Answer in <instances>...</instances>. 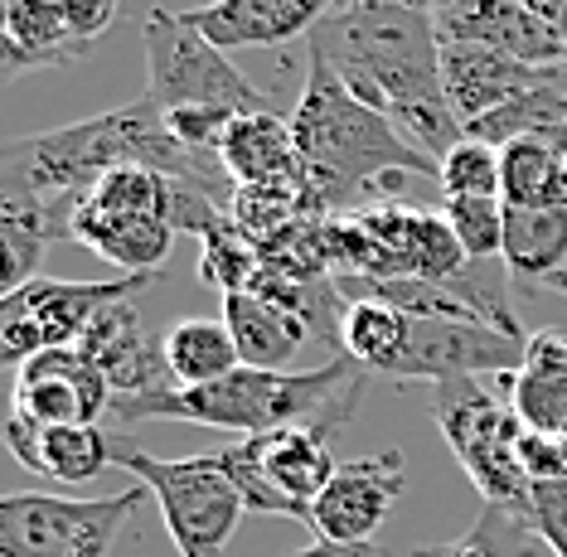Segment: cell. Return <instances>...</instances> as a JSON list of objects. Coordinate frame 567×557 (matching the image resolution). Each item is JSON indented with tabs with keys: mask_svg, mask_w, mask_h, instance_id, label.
I'll list each match as a JSON object with an SVG mask.
<instances>
[{
	"mask_svg": "<svg viewBox=\"0 0 567 557\" xmlns=\"http://www.w3.org/2000/svg\"><path fill=\"white\" fill-rule=\"evenodd\" d=\"M505 267L509 277L553 281L567 271V209H509L505 204Z\"/></svg>",
	"mask_w": 567,
	"mask_h": 557,
	"instance_id": "cell-28",
	"label": "cell"
},
{
	"mask_svg": "<svg viewBox=\"0 0 567 557\" xmlns=\"http://www.w3.org/2000/svg\"><path fill=\"white\" fill-rule=\"evenodd\" d=\"M54 238H69V228L59 224V214L49 209L34 189L10 185L0 189V291H20L24 281L40 277L44 248Z\"/></svg>",
	"mask_w": 567,
	"mask_h": 557,
	"instance_id": "cell-23",
	"label": "cell"
},
{
	"mask_svg": "<svg viewBox=\"0 0 567 557\" xmlns=\"http://www.w3.org/2000/svg\"><path fill=\"white\" fill-rule=\"evenodd\" d=\"M79 354L112 383L117 398H151L175 388L171 364H165V344L146 334V320H141V310L132 301L102 310L79 340Z\"/></svg>",
	"mask_w": 567,
	"mask_h": 557,
	"instance_id": "cell-16",
	"label": "cell"
},
{
	"mask_svg": "<svg viewBox=\"0 0 567 557\" xmlns=\"http://www.w3.org/2000/svg\"><path fill=\"white\" fill-rule=\"evenodd\" d=\"M112 465L132 471V481L156 495L179 557H224L243 514H248V504H243L238 485L228 481V471L218 465L214 451L161 461L132 442H117L112 446Z\"/></svg>",
	"mask_w": 567,
	"mask_h": 557,
	"instance_id": "cell-6",
	"label": "cell"
},
{
	"mask_svg": "<svg viewBox=\"0 0 567 557\" xmlns=\"http://www.w3.org/2000/svg\"><path fill=\"white\" fill-rule=\"evenodd\" d=\"M436 426H442L451 456L471 475L489 509H505L528 524L534 509V481L519 465V436L524 422L519 412L505 408L495 393H485L475 379H451L436 383Z\"/></svg>",
	"mask_w": 567,
	"mask_h": 557,
	"instance_id": "cell-8",
	"label": "cell"
},
{
	"mask_svg": "<svg viewBox=\"0 0 567 557\" xmlns=\"http://www.w3.org/2000/svg\"><path fill=\"white\" fill-rule=\"evenodd\" d=\"M528 334L485 326V320H436V316H408V344L398 354L389 379L398 383H451L475 379V373H509L524 369Z\"/></svg>",
	"mask_w": 567,
	"mask_h": 557,
	"instance_id": "cell-12",
	"label": "cell"
},
{
	"mask_svg": "<svg viewBox=\"0 0 567 557\" xmlns=\"http://www.w3.org/2000/svg\"><path fill=\"white\" fill-rule=\"evenodd\" d=\"M538 69L544 63H519L509 54H495V49L442 44V87L461 126H475L485 116L505 112L514 97H524L534 87Z\"/></svg>",
	"mask_w": 567,
	"mask_h": 557,
	"instance_id": "cell-18",
	"label": "cell"
},
{
	"mask_svg": "<svg viewBox=\"0 0 567 557\" xmlns=\"http://www.w3.org/2000/svg\"><path fill=\"white\" fill-rule=\"evenodd\" d=\"M87 44L69 34L54 0H6V73L20 69H63L83 59Z\"/></svg>",
	"mask_w": 567,
	"mask_h": 557,
	"instance_id": "cell-25",
	"label": "cell"
},
{
	"mask_svg": "<svg viewBox=\"0 0 567 557\" xmlns=\"http://www.w3.org/2000/svg\"><path fill=\"white\" fill-rule=\"evenodd\" d=\"M499 199L509 209H567V151L528 136L499 146Z\"/></svg>",
	"mask_w": 567,
	"mask_h": 557,
	"instance_id": "cell-27",
	"label": "cell"
},
{
	"mask_svg": "<svg viewBox=\"0 0 567 557\" xmlns=\"http://www.w3.org/2000/svg\"><path fill=\"white\" fill-rule=\"evenodd\" d=\"M466 257H505V199H442Z\"/></svg>",
	"mask_w": 567,
	"mask_h": 557,
	"instance_id": "cell-32",
	"label": "cell"
},
{
	"mask_svg": "<svg viewBox=\"0 0 567 557\" xmlns=\"http://www.w3.org/2000/svg\"><path fill=\"white\" fill-rule=\"evenodd\" d=\"M224 320L234 330V344L248 369H287L301 354V344L311 340V320L257 291H228Z\"/></svg>",
	"mask_w": 567,
	"mask_h": 557,
	"instance_id": "cell-22",
	"label": "cell"
},
{
	"mask_svg": "<svg viewBox=\"0 0 567 557\" xmlns=\"http://www.w3.org/2000/svg\"><path fill=\"white\" fill-rule=\"evenodd\" d=\"M509 408L528 432H567V330H534L524 344V369L505 379Z\"/></svg>",
	"mask_w": 567,
	"mask_h": 557,
	"instance_id": "cell-21",
	"label": "cell"
},
{
	"mask_svg": "<svg viewBox=\"0 0 567 557\" xmlns=\"http://www.w3.org/2000/svg\"><path fill=\"white\" fill-rule=\"evenodd\" d=\"M291 136L311 175L316 204L398 185L403 175H442L436 155L412 146L389 116L359 102L320 54H311V78L291 112Z\"/></svg>",
	"mask_w": 567,
	"mask_h": 557,
	"instance_id": "cell-4",
	"label": "cell"
},
{
	"mask_svg": "<svg viewBox=\"0 0 567 557\" xmlns=\"http://www.w3.org/2000/svg\"><path fill=\"white\" fill-rule=\"evenodd\" d=\"M112 383L87 364L79 349H49L16 369L10 412L34 426H97L112 417Z\"/></svg>",
	"mask_w": 567,
	"mask_h": 557,
	"instance_id": "cell-14",
	"label": "cell"
},
{
	"mask_svg": "<svg viewBox=\"0 0 567 557\" xmlns=\"http://www.w3.org/2000/svg\"><path fill=\"white\" fill-rule=\"evenodd\" d=\"M330 426H287V432L267 436H238V442L218 446L214 456L238 485L248 509L301 519L311 528V504L340 471L330 456Z\"/></svg>",
	"mask_w": 567,
	"mask_h": 557,
	"instance_id": "cell-9",
	"label": "cell"
},
{
	"mask_svg": "<svg viewBox=\"0 0 567 557\" xmlns=\"http://www.w3.org/2000/svg\"><path fill=\"white\" fill-rule=\"evenodd\" d=\"M141 44H146V97L161 112H179V107H228L243 116L272 112L262 87L189 16L151 6L146 20H141Z\"/></svg>",
	"mask_w": 567,
	"mask_h": 557,
	"instance_id": "cell-5",
	"label": "cell"
},
{
	"mask_svg": "<svg viewBox=\"0 0 567 557\" xmlns=\"http://www.w3.org/2000/svg\"><path fill=\"white\" fill-rule=\"evenodd\" d=\"M204 243V281H214L218 291H248L257 281V271H262V257H257V243L234 224V214H224L209 233H199Z\"/></svg>",
	"mask_w": 567,
	"mask_h": 557,
	"instance_id": "cell-30",
	"label": "cell"
},
{
	"mask_svg": "<svg viewBox=\"0 0 567 557\" xmlns=\"http://www.w3.org/2000/svg\"><path fill=\"white\" fill-rule=\"evenodd\" d=\"M161 344H165V364H171L175 388H204V383H218L243 369V354H238L234 330H228L224 316L218 320H209V316L175 320V326L161 334Z\"/></svg>",
	"mask_w": 567,
	"mask_h": 557,
	"instance_id": "cell-26",
	"label": "cell"
},
{
	"mask_svg": "<svg viewBox=\"0 0 567 557\" xmlns=\"http://www.w3.org/2000/svg\"><path fill=\"white\" fill-rule=\"evenodd\" d=\"M442 199H499V146L461 136L442 155Z\"/></svg>",
	"mask_w": 567,
	"mask_h": 557,
	"instance_id": "cell-31",
	"label": "cell"
},
{
	"mask_svg": "<svg viewBox=\"0 0 567 557\" xmlns=\"http://www.w3.org/2000/svg\"><path fill=\"white\" fill-rule=\"evenodd\" d=\"M311 54L436 161L466 136L442 87V34L427 10L403 0H340V10L311 34Z\"/></svg>",
	"mask_w": 567,
	"mask_h": 557,
	"instance_id": "cell-1",
	"label": "cell"
},
{
	"mask_svg": "<svg viewBox=\"0 0 567 557\" xmlns=\"http://www.w3.org/2000/svg\"><path fill=\"white\" fill-rule=\"evenodd\" d=\"M528 528L553 557H567V481L534 485V509H528Z\"/></svg>",
	"mask_w": 567,
	"mask_h": 557,
	"instance_id": "cell-34",
	"label": "cell"
},
{
	"mask_svg": "<svg viewBox=\"0 0 567 557\" xmlns=\"http://www.w3.org/2000/svg\"><path fill=\"white\" fill-rule=\"evenodd\" d=\"M403 485L408 465L398 446L344 461L311 504V534L326 543H373V534L389 524L393 504L403 499Z\"/></svg>",
	"mask_w": 567,
	"mask_h": 557,
	"instance_id": "cell-13",
	"label": "cell"
},
{
	"mask_svg": "<svg viewBox=\"0 0 567 557\" xmlns=\"http://www.w3.org/2000/svg\"><path fill=\"white\" fill-rule=\"evenodd\" d=\"M403 6H412V10H427V16H442L446 6H456V0H403Z\"/></svg>",
	"mask_w": 567,
	"mask_h": 557,
	"instance_id": "cell-37",
	"label": "cell"
},
{
	"mask_svg": "<svg viewBox=\"0 0 567 557\" xmlns=\"http://www.w3.org/2000/svg\"><path fill=\"white\" fill-rule=\"evenodd\" d=\"M218 161H224L228 185H238V189H267V185H296V179H306L291 122H281L277 112L234 116L224 146H218Z\"/></svg>",
	"mask_w": 567,
	"mask_h": 557,
	"instance_id": "cell-20",
	"label": "cell"
},
{
	"mask_svg": "<svg viewBox=\"0 0 567 557\" xmlns=\"http://www.w3.org/2000/svg\"><path fill=\"white\" fill-rule=\"evenodd\" d=\"M146 495V485L102 499L40 495V489L6 495L0 499V557H107Z\"/></svg>",
	"mask_w": 567,
	"mask_h": 557,
	"instance_id": "cell-10",
	"label": "cell"
},
{
	"mask_svg": "<svg viewBox=\"0 0 567 557\" xmlns=\"http://www.w3.org/2000/svg\"><path fill=\"white\" fill-rule=\"evenodd\" d=\"M151 277H112V281H63V277H34L20 291L0 296V359L20 369L24 359L49 354V349H79L87 326L107 306L132 301L146 291Z\"/></svg>",
	"mask_w": 567,
	"mask_h": 557,
	"instance_id": "cell-11",
	"label": "cell"
},
{
	"mask_svg": "<svg viewBox=\"0 0 567 557\" xmlns=\"http://www.w3.org/2000/svg\"><path fill=\"white\" fill-rule=\"evenodd\" d=\"M6 442L20 465H30L34 475H49L59 485L97 481L112 465V446H117L102 426H34L16 412L6 422Z\"/></svg>",
	"mask_w": 567,
	"mask_h": 557,
	"instance_id": "cell-19",
	"label": "cell"
},
{
	"mask_svg": "<svg viewBox=\"0 0 567 557\" xmlns=\"http://www.w3.org/2000/svg\"><path fill=\"white\" fill-rule=\"evenodd\" d=\"M466 136H481L489 146H509V141L528 136V141H548V146L567 151V59L544 63L524 97H514L505 112L466 126Z\"/></svg>",
	"mask_w": 567,
	"mask_h": 557,
	"instance_id": "cell-24",
	"label": "cell"
},
{
	"mask_svg": "<svg viewBox=\"0 0 567 557\" xmlns=\"http://www.w3.org/2000/svg\"><path fill=\"white\" fill-rule=\"evenodd\" d=\"M340 0H209L199 10H185L218 49H281L291 39H311L326 24Z\"/></svg>",
	"mask_w": 567,
	"mask_h": 557,
	"instance_id": "cell-17",
	"label": "cell"
},
{
	"mask_svg": "<svg viewBox=\"0 0 567 557\" xmlns=\"http://www.w3.org/2000/svg\"><path fill=\"white\" fill-rule=\"evenodd\" d=\"M287 557H383L373 543H326V538H316L311 548H296Z\"/></svg>",
	"mask_w": 567,
	"mask_h": 557,
	"instance_id": "cell-36",
	"label": "cell"
},
{
	"mask_svg": "<svg viewBox=\"0 0 567 557\" xmlns=\"http://www.w3.org/2000/svg\"><path fill=\"white\" fill-rule=\"evenodd\" d=\"M408 344V310H398L379 296H354L344 301V316H340V349L344 359H354L364 373H393L398 354Z\"/></svg>",
	"mask_w": 567,
	"mask_h": 557,
	"instance_id": "cell-29",
	"label": "cell"
},
{
	"mask_svg": "<svg viewBox=\"0 0 567 557\" xmlns=\"http://www.w3.org/2000/svg\"><path fill=\"white\" fill-rule=\"evenodd\" d=\"M412 557H446V553H442V543H436V548H417Z\"/></svg>",
	"mask_w": 567,
	"mask_h": 557,
	"instance_id": "cell-38",
	"label": "cell"
},
{
	"mask_svg": "<svg viewBox=\"0 0 567 557\" xmlns=\"http://www.w3.org/2000/svg\"><path fill=\"white\" fill-rule=\"evenodd\" d=\"M69 238H79L83 248L117 262L126 277H156L175 243L171 175L146 171V165L102 175L73 209Z\"/></svg>",
	"mask_w": 567,
	"mask_h": 557,
	"instance_id": "cell-7",
	"label": "cell"
},
{
	"mask_svg": "<svg viewBox=\"0 0 567 557\" xmlns=\"http://www.w3.org/2000/svg\"><path fill=\"white\" fill-rule=\"evenodd\" d=\"M364 393V369L354 359L334 354L320 369H248L204 388H165L151 398H117L112 417L122 426L136 422H195L218 426V432L238 436H267L287 432V426H330L340 432L354 417V403Z\"/></svg>",
	"mask_w": 567,
	"mask_h": 557,
	"instance_id": "cell-3",
	"label": "cell"
},
{
	"mask_svg": "<svg viewBox=\"0 0 567 557\" xmlns=\"http://www.w3.org/2000/svg\"><path fill=\"white\" fill-rule=\"evenodd\" d=\"M126 165H146L171 179H195V185H218L199 165V155H189L165 126V112L151 97L132 102V107L87 116L73 126H54V132H34L16 141L0 161L10 185L34 189L49 209L59 214V224H73V209L83 204V194L97 185L102 175L126 171Z\"/></svg>",
	"mask_w": 567,
	"mask_h": 557,
	"instance_id": "cell-2",
	"label": "cell"
},
{
	"mask_svg": "<svg viewBox=\"0 0 567 557\" xmlns=\"http://www.w3.org/2000/svg\"><path fill=\"white\" fill-rule=\"evenodd\" d=\"M234 116H243V112H228V107H179V112H165V126H171V136L189 155H209V151L218 155L228 126H234Z\"/></svg>",
	"mask_w": 567,
	"mask_h": 557,
	"instance_id": "cell-33",
	"label": "cell"
},
{
	"mask_svg": "<svg viewBox=\"0 0 567 557\" xmlns=\"http://www.w3.org/2000/svg\"><path fill=\"white\" fill-rule=\"evenodd\" d=\"M436 20L442 44H475V49H495L519 63H563L567 59V39L553 20H544L538 10L519 6V0H456L446 6Z\"/></svg>",
	"mask_w": 567,
	"mask_h": 557,
	"instance_id": "cell-15",
	"label": "cell"
},
{
	"mask_svg": "<svg viewBox=\"0 0 567 557\" xmlns=\"http://www.w3.org/2000/svg\"><path fill=\"white\" fill-rule=\"evenodd\" d=\"M54 6H59L63 24H69V34L79 39V44L93 49V39L107 30L112 20H117L122 0H54Z\"/></svg>",
	"mask_w": 567,
	"mask_h": 557,
	"instance_id": "cell-35",
	"label": "cell"
}]
</instances>
